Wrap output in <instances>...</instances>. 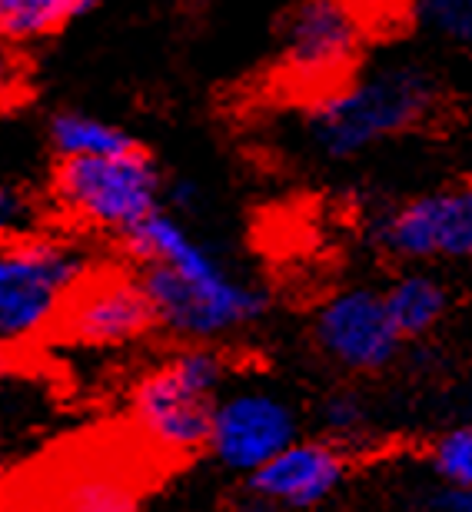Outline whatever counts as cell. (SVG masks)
Instances as JSON below:
<instances>
[{
    "instance_id": "cell-1",
    "label": "cell",
    "mask_w": 472,
    "mask_h": 512,
    "mask_svg": "<svg viewBox=\"0 0 472 512\" xmlns=\"http://www.w3.org/2000/svg\"><path fill=\"white\" fill-rule=\"evenodd\" d=\"M123 240L140 263V283L163 330L183 340H217L266 313V296L170 213L157 210Z\"/></svg>"
},
{
    "instance_id": "cell-2",
    "label": "cell",
    "mask_w": 472,
    "mask_h": 512,
    "mask_svg": "<svg viewBox=\"0 0 472 512\" xmlns=\"http://www.w3.org/2000/svg\"><path fill=\"white\" fill-rule=\"evenodd\" d=\"M443 90L416 64H389L353 74L340 87L310 97L306 137L326 157H356L383 140L423 127L436 117Z\"/></svg>"
},
{
    "instance_id": "cell-3",
    "label": "cell",
    "mask_w": 472,
    "mask_h": 512,
    "mask_svg": "<svg viewBox=\"0 0 472 512\" xmlns=\"http://www.w3.org/2000/svg\"><path fill=\"white\" fill-rule=\"evenodd\" d=\"M220 353L207 346H190L157 370H150L133 386V423H137L143 443L157 449L160 456H190L210 446L213 409H217L223 386Z\"/></svg>"
},
{
    "instance_id": "cell-4",
    "label": "cell",
    "mask_w": 472,
    "mask_h": 512,
    "mask_svg": "<svg viewBox=\"0 0 472 512\" xmlns=\"http://www.w3.org/2000/svg\"><path fill=\"white\" fill-rule=\"evenodd\" d=\"M87 276V253L64 237L27 233L0 243V346L54 330Z\"/></svg>"
},
{
    "instance_id": "cell-5",
    "label": "cell",
    "mask_w": 472,
    "mask_h": 512,
    "mask_svg": "<svg viewBox=\"0 0 472 512\" xmlns=\"http://www.w3.org/2000/svg\"><path fill=\"white\" fill-rule=\"evenodd\" d=\"M373 17L369 0H303L283 27L280 74L286 87L316 97L350 80Z\"/></svg>"
},
{
    "instance_id": "cell-6",
    "label": "cell",
    "mask_w": 472,
    "mask_h": 512,
    "mask_svg": "<svg viewBox=\"0 0 472 512\" xmlns=\"http://www.w3.org/2000/svg\"><path fill=\"white\" fill-rule=\"evenodd\" d=\"M160 193V173L140 147L114 157L60 160L54 173V200L70 220L123 237L160 210Z\"/></svg>"
},
{
    "instance_id": "cell-7",
    "label": "cell",
    "mask_w": 472,
    "mask_h": 512,
    "mask_svg": "<svg viewBox=\"0 0 472 512\" xmlns=\"http://www.w3.org/2000/svg\"><path fill=\"white\" fill-rule=\"evenodd\" d=\"M376 237L406 260H472V183L406 200L379 220Z\"/></svg>"
},
{
    "instance_id": "cell-8",
    "label": "cell",
    "mask_w": 472,
    "mask_h": 512,
    "mask_svg": "<svg viewBox=\"0 0 472 512\" xmlns=\"http://www.w3.org/2000/svg\"><path fill=\"white\" fill-rule=\"evenodd\" d=\"M296 443V413L270 389H236L217 399L210 449L233 473H256Z\"/></svg>"
},
{
    "instance_id": "cell-9",
    "label": "cell",
    "mask_w": 472,
    "mask_h": 512,
    "mask_svg": "<svg viewBox=\"0 0 472 512\" xmlns=\"http://www.w3.org/2000/svg\"><path fill=\"white\" fill-rule=\"evenodd\" d=\"M316 343L333 363L356 373H376L396 360L399 336L383 293L343 290L330 296L316 313Z\"/></svg>"
},
{
    "instance_id": "cell-10",
    "label": "cell",
    "mask_w": 472,
    "mask_h": 512,
    "mask_svg": "<svg viewBox=\"0 0 472 512\" xmlns=\"http://www.w3.org/2000/svg\"><path fill=\"white\" fill-rule=\"evenodd\" d=\"M153 320V306L147 300L140 276L100 273L87 276L70 296L57 330L67 333V340L84 346H123L140 340Z\"/></svg>"
},
{
    "instance_id": "cell-11",
    "label": "cell",
    "mask_w": 472,
    "mask_h": 512,
    "mask_svg": "<svg viewBox=\"0 0 472 512\" xmlns=\"http://www.w3.org/2000/svg\"><path fill=\"white\" fill-rule=\"evenodd\" d=\"M346 476V459L330 443H303L296 439L253 473L256 499L273 509H316L326 503Z\"/></svg>"
},
{
    "instance_id": "cell-12",
    "label": "cell",
    "mask_w": 472,
    "mask_h": 512,
    "mask_svg": "<svg viewBox=\"0 0 472 512\" xmlns=\"http://www.w3.org/2000/svg\"><path fill=\"white\" fill-rule=\"evenodd\" d=\"M133 506L137 489L110 466L74 469L54 489V512H133Z\"/></svg>"
},
{
    "instance_id": "cell-13",
    "label": "cell",
    "mask_w": 472,
    "mask_h": 512,
    "mask_svg": "<svg viewBox=\"0 0 472 512\" xmlns=\"http://www.w3.org/2000/svg\"><path fill=\"white\" fill-rule=\"evenodd\" d=\"M386 310L393 316L399 336H423L443 320L449 296L443 283L429 273H403L399 280L383 293Z\"/></svg>"
},
{
    "instance_id": "cell-14",
    "label": "cell",
    "mask_w": 472,
    "mask_h": 512,
    "mask_svg": "<svg viewBox=\"0 0 472 512\" xmlns=\"http://www.w3.org/2000/svg\"><path fill=\"white\" fill-rule=\"evenodd\" d=\"M50 143L60 153V160L114 157V153H127L137 147L123 127L110 124L104 117L80 114V110H64V114L50 120Z\"/></svg>"
},
{
    "instance_id": "cell-15",
    "label": "cell",
    "mask_w": 472,
    "mask_h": 512,
    "mask_svg": "<svg viewBox=\"0 0 472 512\" xmlns=\"http://www.w3.org/2000/svg\"><path fill=\"white\" fill-rule=\"evenodd\" d=\"M97 4L100 0H0V37L10 44H30L57 34Z\"/></svg>"
},
{
    "instance_id": "cell-16",
    "label": "cell",
    "mask_w": 472,
    "mask_h": 512,
    "mask_svg": "<svg viewBox=\"0 0 472 512\" xmlns=\"http://www.w3.org/2000/svg\"><path fill=\"white\" fill-rule=\"evenodd\" d=\"M433 469L446 486L472 493V423L449 429L433 446Z\"/></svg>"
},
{
    "instance_id": "cell-17",
    "label": "cell",
    "mask_w": 472,
    "mask_h": 512,
    "mask_svg": "<svg viewBox=\"0 0 472 512\" xmlns=\"http://www.w3.org/2000/svg\"><path fill=\"white\" fill-rule=\"evenodd\" d=\"M323 426L330 429L333 439H356L369 423L366 403L356 393H333L320 409Z\"/></svg>"
},
{
    "instance_id": "cell-18",
    "label": "cell",
    "mask_w": 472,
    "mask_h": 512,
    "mask_svg": "<svg viewBox=\"0 0 472 512\" xmlns=\"http://www.w3.org/2000/svg\"><path fill=\"white\" fill-rule=\"evenodd\" d=\"M30 220V203L24 193L0 187V243H7L14 233H20Z\"/></svg>"
},
{
    "instance_id": "cell-19",
    "label": "cell",
    "mask_w": 472,
    "mask_h": 512,
    "mask_svg": "<svg viewBox=\"0 0 472 512\" xmlns=\"http://www.w3.org/2000/svg\"><path fill=\"white\" fill-rule=\"evenodd\" d=\"M423 506H426V512H472V493L469 489H456V486L429 489Z\"/></svg>"
},
{
    "instance_id": "cell-20",
    "label": "cell",
    "mask_w": 472,
    "mask_h": 512,
    "mask_svg": "<svg viewBox=\"0 0 472 512\" xmlns=\"http://www.w3.org/2000/svg\"><path fill=\"white\" fill-rule=\"evenodd\" d=\"M17 77H20V67H17L14 44L0 37V97H7L10 90L17 87Z\"/></svg>"
},
{
    "instance_id": "cell-21",
    "label": "cell",
    "mask_w": 472,
    "mask_h": 512,
    "mask_svg": "<svg viewBox=\"0 0 472 512\" xmlns=\"http://www.w3.org/2000/svg\"><path fill=\"white\" fill-rule=\"evenodd\" d=\"M227 512H276V509L270 503H263V499H246V503H236Z\"/></svg>"
}]
</instances>
